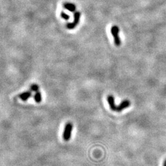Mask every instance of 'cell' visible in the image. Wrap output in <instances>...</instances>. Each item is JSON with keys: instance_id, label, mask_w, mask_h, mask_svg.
I'll use <instances>...</instances> for the list:
<instances>
[{"instance_id": "cell-6", "label": "cell", "mask_w": 166, "mask_h": 166, "mask_svg": "<svg viewBox=\"0 0 166 166\" xmlns=\"http://www.w3.org/2000/svg\"><path fill=\"white\" fill-rule=\"evenodd\" d=\"M32 91H25L20 93L19 95V97L20 100H22L24 101H26L32 97Z\"/></svg>"}, {"instance_id": "cell-3", "label": "cell", "mask_w": 166, "mask_h": 166, "mask_svg": "<svg viewBox=\"0 0 166 166\" xmlns=\"http://www.w3.org/2000/svg\"><path fill=\"white\" fill-rule=\"evenodd\" d=\"M81 15V13L80 12L76 11L74 14L73 22L71 23H68L66 25L67 28L69 30H73L77 27V25L79 23Z\"/></svg>"}, {"instance_id": "cell-7", "label": "cell", "mask_w": 166, "mask_h": 166, "mask_svg": "<svg viewBox=\"0 0 166 166\" xmlns=\"http://www.w3.org/2000/svg\"><path fill=\"white\" fill-rule=\"evenodd\" d=\"M63 7L64 9L68 10L71 12H75L76 11V6L73 3H65L63 4Z\"/></svg>"}, {"instance_id": "cell-8", "label": "cell", "mask_w": 166, "mask_h": 166, "mask_svg": "<svg viewBox=\"0 0 166 166\" xmlns=\"http://www.w3.org/2000/svg\"><path fill=\"white\" fill-rule=\"evenodd\" d=\"M34 100L37 103H40L42 101V94L40 92H35V94L34 95Z\"/></svg>"}, {"instance_id": "cell-10", "label": "cell", "mask_w": 166, "mask_h": 166, "mask_svg": "<svg viewBox=\"0 0 166 166\" xmlns=\"http://www.w3.org/2000/svg\"><path fill=\"white\" fill-rule=\"evenodd\" d=\"M60 16H61V17L63 19H65L66 20H69L70 19V15L69 14H67V13H65V12H61V13H60Z\"/></svg>"}, {"instance_id": "cell-2", "label": "cell", "mask_w": 166, "mask_h": 166, "mask_svg": "<svg viewBox=\"0 0 166 166\" xmlns=\"http://www.w3.org/2000/svg\"><path fill=\"white\" fill-rule=\"evenodd\" d=\"M120 28L117 25H113L111 28V33L114 38V44L116 46H120L121 44V41L120 36H119V33H120Z\"/></svg>"}, {"instance_id": "cell-4", "label": "cell", "mask_w": 166, "mask_h": 166, "mask_svg": "<svg viewBox=\"0 0 166 166\" xmlns=\"http://www.w3.org/2000/svg\"><path fill=\"white\" fill-rule=\"evenodd\" d=\"M130 101L129 100H123L121 103L117 106L116 108V111L117 112H121L130 106Z\"/></svg>"}, {"instance_id": "cell-1", "label": "cell", "mask_w": 166, "mask_h": 166, "mask_svg": "<svg viewBox=\"0 0 166 166\" xmlns=\"http://www.w3.org/2000/svg\"><path fill=\"white\" fill-rule=\"evenodd\" d=\"M73 125L71 122H67L65 126L63 132V138L65 142H69L71 138Z\"/></svg>"}, {"instance_id": "cell-9", "label": "cell", "mask_w": 166, "mask_h": 166, "mask_svg": "<svg viewBox=\"0 0 166 166\" xmlns=\"http://www.w3.org/2000/svg\"><path fill=\"white\" fill-rule=\"evenodd\" d=\"M40 87L37 84H32L30 86V90L32 92H36L38 91H39Z\"/></svg>"}, {"instance_id": "cell-5", "label": "cell", "mask_w": 166, "mask_h": 166, "mask_svg": "<svg viewBox=\"0 0 166 166\" xmlns=\"http://www.w3.org/2000/svg\"><path fill=\"white\" fill-rule=\"evenodd\" d=\"M107 101L110 109L112 111H114V112H116L117 106L116 105L115 103V99H114V97L112 95H108L107 97Z\"/></svg>"}]
</instances>
